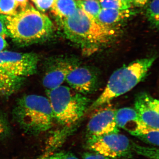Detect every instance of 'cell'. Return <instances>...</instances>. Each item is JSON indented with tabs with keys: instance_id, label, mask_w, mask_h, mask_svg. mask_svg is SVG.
<instances>
[{
	"instance_id": "obj_1",
	"label": "cell",
	"mask_w": 159,
	"mask_h": 159,
	"mask_svg": "<svg viewBox=\"0 0 159 159\" xmlns=\"http://www.w3.org/2000/svg\"><path fill=\"white\" fill-rule=\"evenodd\" d=\"M61 21L66 38L85 55H90L105 47L116 34L113 29L99 24L78 7Z\"/></svg>"
},
{
	"instance_id": "obj_2",
	"label": "cell",
	"mask_w": 159,
	"mask_h": 159,
	"mask_svg": "<svg viewBox=\"0 0 159 159\" xmlns=\"http://www.w3.org/2000/svg\"><path fill=\"white\" fill-rule=\"evenodd\" d=\"M156 59L155 57H151L136 60L115 71L104 90L89 109L93 110L108 104L132 89L145 78Z\"/></svg>"
},
{
	"instance_id": "obj_3",
	"label": "cell",
	"mask_w": 159,
	"mask_h": 159,
	"mask_svg": "<svg viewBox=\"0 0 159 159\" xmlns=\"http://www.w3.org/2000/svg\"><path fill=\"white\" fill-rule=\"evenodd\" d=\"M5 23L9 35L21 45L42 41L53 31V24L48 16L32 8L15 15L5 16Z\"/></svg>"
},
{
	"instance_id": "obj_4",
	"label": "cell",
	"mask_w": 159,
	"mask_h": 159,
	"mask_svg": "<svg viewBox=\"0 0 159 159\" xmlns=\"http://www.w3.org/2000/svg\"><path fill=\"white\" fill-rule=\"evenodd\" d=\"M12 114L21 128L32 134L49 130L54 120L48 97L37 94H28L19 98Z\"/></svg>"
},
{
	"instance_id": "obj_5",
	"label": "cell",
	"mask_w": 159,
	"mask_h": 159,
	"mask_svg": "<svg viewBox=\"0 0 159 159\" xmlns=\"http://www.w3.org/2000/svg\"><path fill=\"white\" fill-rule=\"evenodd\" d=\"M47 94L54 120L66 129L78 122L90 106L85 95L66 86L47 91Z\"/></svg>"
},
{
	"instance_id": "obj_6",
	"label": "cell",
	"mask_w": 159,
	"mask_h": 159,
	"mask_svg": "<svg viewBox=\"0 0 159 159\" xmlns=\"http://www.w3.org/2000/svg\"><path fill=\"white\" fill-rule=\"evenodd\" d=\"M133 143L128 137L119 132L88 138L86 146L96 153L118 159L131 156Z\"/></svg>"
},
{
	"instance_id": "obj_7",
	"label": "cell",
	"mask_w": 159,
	"mask_h": 159,
	"mask_svg": "<svg viewBox=\"0 0 159 159\" xmlns=\"http://www.w3.org/2000/svg\"><path fill=\"white\" fill-rule=\"evenodd\" d=\"M39 57L33 53L0 51V72L15 77L26 78L37 72Z\"/></svg>"
},
{
	"instance_id": "obj_8",
	"label": "cell",
	"mask_w": 159,
	"mask_h": 159,
	"mask_svg": "<svg viewBox=\"0 0 159 159\" xmlns=\"http://www.w3.org/2000/svg\"><path fill=\"white\" fill-rule=\"evenodd\" d=\"M79 65V60L74 57H50L45 62L43 86L46 91H49L62 85L69 73Z\"/></svg>"
},
{
	"instance_id": "obj_9",
	"label": "cell",
	"mask_w": 159,
	"mask_h": 159,
	"mask_svg": "<svg viewBox=\"0 0 159 159\" xmlns=\"http://www.w3.org/2000/svg\"><path fill=\"white\" fill-rule=\"evenodd\" d=\"M66 81L71 88L85 96L97 91L99 86V75L91 68L79 65L69 73Z\"/></svg>"
},
{
	"instance_id": "obj_10",
	"label": "cell",
	"mask_w": 159,
	"mask_h": 159,
	"mask_svg": "<svg viewBox=\"0 0 159 159\" xmlns=\"http://www.w3.org/2000/svg\"><path fill=\"white\" fill-rule=\"evenodd\" d=\"M134 109L141 124L153 129H159V102L146 92H141L135 98Z\"/></svg>"
},
{
	"instance_id": "obj_11",
	"label": "cell",
	"mask_w": 159,
	"mask_h": 159,
	"mask_svg": "<svg viewBox=\"0 0 159 159\" xmlns=\"http://www.w3.org/2000/svg\"><path fill=\"white\" fill-rule=\"evenodd\" d=\"M116 111L108 107L101 109L93 115L87 125V139L119 133L115 120Z\"/></svg>"
},
{
	"instance_id": "obj_12",
	"label": "cell",
	"mask_w": 159,
	"mask_h": 159,
	"mask_svg": "<svg viewBox=\"0 0 159 159\" xmlns=\"http://www.w3.org/2000/svg\"><path fill=\"white\" fill-rule=\"evenodd\" d=\"M115 120L118 128L124 129L133 136L142 125L136 111L131 107H123L116 110Z\"/></svg>"
},
{
	"instance_id": "obj_13",
	"label": "cell",
	"mask_w": 159,
	"mask_h": 159,
	"mask_svg": "<svg viewBox=\"0 0 159 159\" xmlns=\"http://www.w3.org/2000/svg\"><path fill=\"white\" fill-rule=\"evenodd\" d=\"M134 14L129 9L117 10L112 9H101L96 20L103 25L110 27L119 22L130 17Z\"/></svg>"
},
{
	"instance_id": "obj_14",
	"label": "cell",
	"mask_w": 159,
	"mask_h": 159,
	"mask_svg": "<svg viewBox=\"0 0 159 159\" xmlns=\"http://www.w3.org/2000/svg\"><path fill=\"white\" fill-rule=\"evenodd\" d=\"M26 78L10 76L0 72V97H8L21 88Z\"/></svg>"
},
{
	"instance_id": "obj_15",
	"label": "cell",
	"mask_w": 159,
	"mask_h": 159,
	"mask_svg": "<svg viewBox=\"0 0 159 159\" xmlns=\"http://www.w3.org/2000/svg\"><path fill=\"white\" fill-rule=\"evenodd\" d=\"M77 8L75 0H55L51 11L55 16L62 20L73 14Z\"/></svg>"
},
{
	"instance_id": "obj_16",
	"label": "cell",
	"mask_w": 159,
	"mask_h": 159,
	"mask_svg": "<svg viewBox=\"0 0 159 159\" xmlns=\"http://www.w3.org/2000/svg\"><path fill=\"white\" fill-rule=\"evenodd\" d=\"M134 136L146 144L156 147L158 146L159 129L148 128L142 125Z\"/></svg>"
},
{
	"instance_id": "obj_17",
	"label": "cell",
	"mask_w": 159,
	"mask_h": 159,
	"mask_svg": "<svg viewBox=\"0 0 159 159\" xmlns=\"http://www.w3.org/2000/svg\"><path fill=\"white\" fill-rule=\"evenodd\" d=\"M76 3L77 7L96 20L102 9L98 0H79Z\"/></svg>"
},
{
	"instance_id": "obj_18",
	"label": "cell",
	"mask_w": 159,
	"mask_h": 159,
	"mask_svg": "<svg viewBox=\"0 0 159 159\" xmlns=\"http://www.w3.org/2000/svg\"><path fill=\"white\" fill-rule=\"evenodd\" d=\"M146 16L152 25L158 28L159 0H150L146 8Z\"/></svg>"
},
{
	"instance_id": "obj_19",
	"label": "cell",
	"mask_w": 159,
	"mask_h": 159,
	"mask_svg": "<svg viewBox=\"0 0 159 159\" xmlns=\"http://www.w3.org/2000/svg\"><path fill=\"white\" fill-rule=\"evenodd\" d=\"M21 11L15 0H0V14L11 16Z\"/></svg>"
},
{
	"instance_id": "obj_20",
	"label": "cell",
	"mask_w": 159,
	"mask_h": 159,
	"mask_svg": "<svg viewBox=\"0 0 159 159\" xmlns=\"http://www.w3.org/2000/svg\"><path fill=\"white\" fill-rule=\"evenodd\" d=\"M133 150L150 159H159V150L156 147H145L133 143Z\"/></svg>"
},
{
	"instance_id": "obj_21",
	"label": "cell",
	"mask_w": 159,
	"mask_h": 159,
	"mask_svg": "<svg viewBox=\"0 0 159 159\" xmlns=\"http://www.w3.org/2000/svg\"><path fill=\"white\" fill-rule=\"evenodd\" d=\"M101 9L125 10L129 9L132 5L119 0H98Z\"/></svg>"
},
{
	"instance_id": "obj_22",
	"label": "cell",
	"mask_w": 159,
	"mask_h": 159,
	"mask_svg": "<svg viewBox=\"0 0 159 159\" xmlns=\"http://www.w3.org/2000/svg\"><path fill=\"white\" fill-rule=\"evenodd\" d=\"M11 133L10 124L5 114L0 112V140L9 136Z\"/></svg>"
},
{
	"instance_id": "obj_23",
	"label": "cell",
	"mask_w": 159,
	"mask_h": 159,
	"mask_svg": "<svg viewBox=\"0 0 159 159\" xmlns=\"http://www.w3.org/2000/svg\"><path fill=\"white\" fill-rule=\"evenodd\" d=\"M38 159H79L74 154L67 152H61L47 155Z\"/></svg>"
},
{
	"instance_id": "obj_24",
	"label": "cell",
	"mask_w": 159,
	"mask_h": 159,
	"mask_svg": "<svg viewBox=\"0 0 159 159\" xmlns=\"http://www.w3.org/2000/svg\"><path fill=\"white\" fill-rule=\"evenodd\" d=\"M55 0H35V3L38 9L42 11H46L53 6Z\"/></svg>"
},
{
	"instance_id": "obj_25",
	"label": "cell",
	"mask_w": 159,
	"mask_h": 159,
	"mask_svg": "<svg viewBox=\"0 0 159 159\" xmlns=\"http://www.w3.org/2000/svg\"><path fill=\"white\" fill-rule=\"evenodd\" d=\"M83 159H112L96 152H85L82 155Z\"/></svg>"
},
{
	"instance_id": "obj_26",
	"label": "cell",
	"mask_w": 159,
	"mask_h": 159,
	"mask_svg": "<svg viewBox=\"0 0 159 159\" xmlns=\"http://www.w3.org/2000/svg\"><path fill=\"white\" fill-rule=\"evenodd\" d=\"M0 35L6 38L9 35L5 23V16L0 15Z\"/></svg>"
},
{
	"instance_id": "obj_27",
	"label": "cell",
	"mask_w": 159,
	"mask_h": 159,
	"mask_svg": "<svg viewBox=\"0 0 159 159\" xmlns=\"http://www.w3.org/2000/svg\"><path fill=\"white\" fill-rule=\"evenodd\" d=\"M18 5L22 11H25L27 8L28 0H15Z\"/></svg>"
},
{
	"instance_id": "obj_28",
	"label": "cell",
	"mask_w": 159,
	"mask_h": 159,
	"mask_svg": "<svg viewBox=\"0 0 159 159\" xmlns=\"http://www.w3.org/2000/svg\"><path fill=\"white\" fill-rule=\"evenodd\" d=\"M150 0H132V4L138 7H142L146 5Z\"/></svg>"
},
{
	"instance_id": "obj_29",
	"label": "cell",
	"mask_w": 159,
	"mask_h": 159,
	"mask_svg": "<svg viewBox=\"0 0 159 159\" xmlns=\"http://www.w3.org/2000/svg\"><path fill=\"white\" fill-rule=\"evenodd\" d=\"M8 44L5 40V38L0 35V51H3L6 48Z\"/></svg>"
},
{
	"instance_id": "obj_30",
	"label": "cell",
	"mask_w": 159,
	"mask_h": 159,
	"mask_svg": "<svg viewBox=\"0 0 159 159\" xmlns=\"http://www.w3.org/2000/svg\"><path fill=\"white\" fill-rule=\"evenodd\" d=\"M119 1H122V2H125L128 3V4H130V5H133L132 0H119Z\"/></svg>"
},
{
	"instance_id": "obj_31",
	"label": "cell",
	"mask_w": 159,
	"mask_h": 159,
	"mask_svg": "<svg viewBox=\"0 0 159 159\" xmlns=\"http://www.w3.org/2000/svg\"><path fill=\"white\" fill-rule=\"evenodd\" d=\"M32 1H33V2H34V1H35V0H32Z\"/></svg>"
},
{
	"instance_id": "obj_32",
	"label": "cell",
	"mask_w": 159,
	"mask_h": 159,
	"mask_svg": "<svg viewBox=\"0 0 159 159\" xmlns=\"http://www.w3.org/2000/svg\"><path fill=\"white\" fill-rule=\"evenodd\" d=\"M79 1V0H76V1Z\"/></svg>"
}]
</instances>
